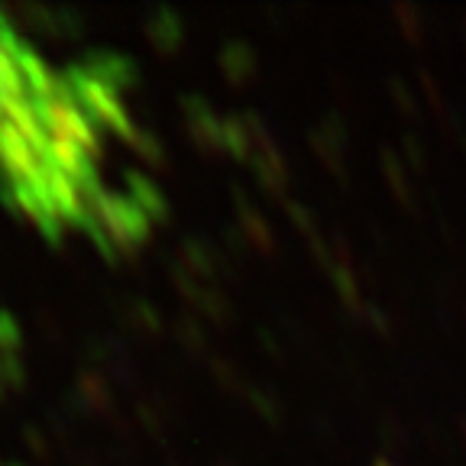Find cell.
I'll list each match as a JSON object with an SVG mask.
<instances>
[{"label":"cell","mask_w":466,"mask_h":466,"mask_svg":"<svg viewBox=\"0 0 466 466\" xmlns=\"http://www.w3.org/2000/svg\"><path fill=\"white\" fill-rule=\"evenodd\" d=\"M127 72L58 62L0 14V208L49 240L130 247L159 195L139 172Z\"/></svg>","instance_id":"obj_1"},{"label":"cell","mask_w":466,"mask_h":466,"mask_svg":"<svg viewBox=\"0 0 466 466\" xmlns=\"http://www.w3.org/2000/svg\"><path fill=\"white\" fill-rule=\"evenodd\" d=\"M4 363H7V360L0 357V382H4Z\"/></svg>","instance_id":"obj_2"}]
</instances>
